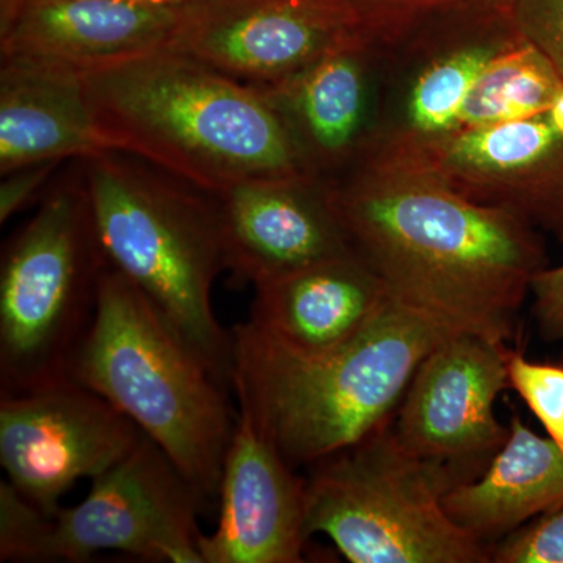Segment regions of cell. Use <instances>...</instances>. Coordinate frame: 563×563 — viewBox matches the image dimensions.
I'll use <instances>...</instances> for the list:
<instances>
[{"instance_id": "13", "label": "cell", "mask_w": 563, "mask_h": 563, "mask_svg": "<svg viewBox=\"0 0 563 563\" xmlns=\"http://www.w3.org/2000/svg\"><path fill=\"white\" fill-rule=\"evenodd\" d=\"M384 58L361 33L290 79L258 88L312 176L335 179L376 144L384 122Z\"/></svg>"}, {"instance_id": "5", "label": "cell", "mask_w": 563, "mask_h": 563, "mask_svg": "<svg viewBox=\"0 0 563 563\" xmlns=\"http://www.w3.org/2000/svg\"><path fill=\"white\" fill-rule=\"evenodd\" d=\"M79 163L111 268L143 292L231 388L232 336L211 302L214 280L225 269L213 196L121 152Z\"/></svg>"}, {"instance_id": "22", "label": "cell", "mask_w": 563, "mask_h": 563, "mask_svg": "<svg viewBox=\"0 0 563 563\" xmlns=\"http://www.w3.org/2000/svg\"><path fill=\"white\" fill-rule=\"evenodd\" d=\"M363 36L385 55L401 54L444 32L509 14L512 0H346Z\"/></svg>"}, {"instance_id": "10", "label": "cell", "mask_w": 563, "mask_h": 563, "mask_svg": "<svg viewBox=\"0 0 563 563\" xmlns=\"http://www.w3.org/2000/svg\"><path fill=\"white\" fill-rule=\"evenodd\" d=\"M373 150L412 162L466 198L563 243V88L550 107L523 120Z\"/></svg>"}, {"instance_id": "29", "label": "cell", "mask_w": 563, "mask_h": 563, "mask_svg": "<svg viewBox=\"0 0 563 563\" xmlns=\"http://www.w3.org/2000/svg\"><path fill=\"white\" fill-rule=\"evenodd\" d=\"M150 2L162 3V5L185 7L199 0H150Z\"/></svg>"}, {"instance_id": "17", "label": "cell", "mask_w": 563, "mask_h": 563, "mask_svg": "<svg viewBox=\"0 0 563 563\" xmlns=\"http://www.w3.org/2000/svg\"><path fill=\"white\" fill-rule=\"evenodd\" d=\"M252 328L298 354H324L357 336L391 301L357 252L255 285Z\"/></svg>"}, {"instance_id": "12", "label": "cell", "mask_w": 563, "mask_h": 563, "mask_svg": "<svg viewBox=\"0 0 563 563\" xmlns=\"http://www.w3.org/2000/svg\"><path fill=\"white\" fill-rule=\"evenodd\" d=\"M510 350L473 333L454 332L418 366L399 404L395 432L407 451L450 466L472 481L509 437L495 402L510 388Z\"/></svg>"}, {"instance_id": "9", "label": "cell", "mask_w": 563, "mask_h": 563, "mask_svg": "<svg viewBox=\"0 0 563 563\" xmlns=\"http://www.w3.org/2000/svg\"><path fill=\"white\" fill-rule=\"evenodd\" d=\"M143 435L117 407L73 379L0 396L7 481L49 517L74 484L107 472Z\"/></svg>"}, {"instance_id": "6", "label": "cell", "mask_w": 563, "mask_h": 563, "mask_svg": "<svg viewBox=\"0 0 563 563\" xmlns=\"http://www.w3.org/2000/svg\"><path fill=\"white\" fill-rule=\"evenodd\" d=\"M107 262L80 163L51 185L0 263V396L69 379Z\"/></svg>"}, {"instance_id": "28", "label": "cell", "mask_w": 563, "mask_h": 563, "mask_svg": "<svg viewBox=\"0 0 563 563\" xmlns=\"http://www.w3.org/2000/svg\"><path fill=\"white\" fill-rule=\"evenodd\" d=\"M532 313L548 342H563V265L544 266L532 279Z\"/></svg>"}, {"instance_id": "8", "label": "cell", "mask_w": 563, "mask_h": 563, "mask_svg": "<svg viewBox=\"0 0 563 563\" xmlns=\"http://www.w3.org/2000/svg\"><path fill=\"white\" fill-rule=\"evenodd\" d=\"M201 498L144 433L128 455L91 479L90 493L52 520L47 562H87L118 551L147 562L203 563Z\"/></svg>"}, {"instance_id": "4", "label": "cell", "mask_w": 563, "mask_h": 563, "mask_svg": "<svg viewBox=\"0 0 563 563\" xmlns=\"http://www.w3.org/2000/svg\"><path fill=\"white\" fill-rule=\"evenodd\" d=\"M68 377L98 393L154 440L203 507L217 501L239 421L229 387L110 265L99 284L95 320L74 354Z\"/></svg>"}, {"instance_id": "23", "label": "cell", "mask_w": 563, "mask_h": 563, "mask_svg": "<svg viewBox=\"0 0 563 563\" xmlns=\"http://www.w3.org/2000/svg\"><path fill=\"white\" fill-rule=\"evenodd\" d=\"M49 517L16 488L0 483V562H47Z\"/></svg>"}, {"instance_id": "7", "label": "cell", "mask_w": 563, "mask_h": 563, "mask_svg": "<svg viewBox=\"0 0 563 563\" xmlns=\"http://www.w3.org/2000/svg\"><path fill=\"white\" fill-rule=\"evenodd\" d=\"M463 483L407 451L385 424L314 463L306 533H324L352 563H487L490 551L451 520L443 498Z\"/></svg>"}, {"instance_id": "15", "label": "cell", "mask_w": 563, "mask_h": 563, "mask_svg": "<svg viewBox=\"0 0 563 563\" xmlns=\"http://www.w3.org/2000/svg\"><path fill=\"white\" fill-rule=\"evenodd\" d=\"M220 518L202 533L203 563H296L306 547V481L239 407L225 454Z\"/></svg>"}, {"instance_id": "24", "label": "cell", "mask_w": 563, "mask_h": 563, "mask_svg": "<svg viewBox=\"0 0 563 563\" xmlns=\"http://www.w3.org/2000/svg\"><path fill=\"white\" fill-rule=\"evenodd\" d=\"M510 388L520 395L529 410L542 422L548 437L563 450V366L531 362L510 351Z\"/></svg>"}, {"instance_id": "18", "label": "cell", "mask_w": 563, "mask_h": 563, "mask_svg": "<svg viewBox=\"0 0 563 563\" xmlns=\"http://www.w3.org/2000/svg\"><path fill=\"white\" fill-rule=\"evenodd\" d=\"M109 152L80 70L0 62V174Z\"/></svg>"}, {"instance_id": "20", "label": "cell", "mask_w": 563, "mask_h": 563, "mask_svg": "<svg viewBox=\"0 0 563 563\" xmlns=\"http://www.w3.org/2000/svg\"><path fill=\"white\" fill-rule=\"evenodd\" d=\"M451 520L484 543L563 509V450L514 417L509 437L479 477L444 495Z\"/></svg>"}, {"instance_id": "21", "label": "cell", "mask_w": 563, "mask_h": 563, "mask_svg": "<svg viewBox=\"0 0 563 563\" xmlns=\"http://www.w3.org/2000/svg\"><path fill=\"white\" fill-rule=\"evenodd\" d=\"M562 88L551 63L520 35L476 81L455 132L523 120L550 107Z\"/></svg>"}, {"instance_id": "11", "label": "cell", "mask_w": 563, "mask_h": 563, "mask_svg": "<svg viewBox=\"0 0 563 563\" xmlns=\"http://www.w3.org/2000/svg\"><path fill=\"white\" fill-rule=\"evenodd\" d=\"M361 33L346 0H199L184 7L168 47L268 88Z\"/></svg>"}, {"instance_id": "16", "label": "cell", "mask_w": 563, "mask_h": 563, "mask_svg": "<svg viewBox=\"0 0 563 563\" xmlns=\"http://www.w3.org/2000/svg\"><path fill=\"white\" fill-rule=\"evenodd\" d=\"M181 11L150 0H0V62L85 73L168 47Z\"/></svg>"}, {"instance_id": "2", "label": "cell", "mask_w": 563, "mask_h": 563, "mask_svg": "<svg viewBox=\"0 0 563 563\" xmlns=\"http://www.w3.org/2000/svg\"><path fill=\"white\" fill-rule=\"evenodd\" d=\"M111 151L220 195L243 181L312 176L258 88L172 47L81 73Z\"/></svg>"}, {"instance_id": "14", "label": "cell", "mask_w": 563, "mask_h": 563, "mask_svg": "<svg viewBox=\"0 0 563 563\" xmlns=\"http://www.w3.org/2000/svg\"><path fill=\"white\" fill-rule=\"evenodd\" d=\"M225 269L252 287L352 252L328 180L314 176L243 181L213 196Z\"/></svg>"}, {"instance_id": "26", "label": "cell", "mask_w": 563, "mask_h": 563, "mask_svg": "<svg viewBox=\"0 0 563 563\" xmlns=\"http://www.w3.org/2000/svg\"><path fill=\"white\" fill-rule=\"evenodd\" d=\"M490 555L496 563H563V509L509 533Z\"/></svg>"}, {"instance_id": "3", "label": "cell", "mask_w": 563, "mask_h": 563, "mask_svg": "<svg viewBox=\"0 0 563 563\" xmlns=\"http://www.w3.org/2000/svg\"><path fill=\"white\" fill-rule=\"evenodd\" d=\"M451 333L396 299L324 354L285 350L242 322L231 332V388L292 468L314 465L387 424L420 363Z\"/></svg>"}, {"instance_id": "27", "label": "cell", "mask_w": 563, "mask_h": 563, "mask_svg": "<svg viewBox=\"0 0 563 563\" xmlns=\"http://www.w3.org/2000/svg\"><path fill=\"white\" fill-rule=\"evenodd\" d=\"M60 162L35 163L2 174L0 181V222L5 224L14 214L27 209L49 191L51 179Z\"/></svg>"}, {"instance_id": "25", "label": "cell", "mask_w": 563, "mask_h": 563, "mask_svg": "<svg viewBox=\"0 0 563 563\" xmlns=\"http://www.w3.org/2000/svg\"><path fill=\"white\" fill-rule=\"evenodd\" d=\"M510 20L563 80V0H512Z\"/></svg>"}, {"instance_id": "19", "label": "cell", "mask_w": 563, "mask_h": 563, "mask_svg": "<svg viewBox=\"0 0 563 563\" xmlns=\"http://www.w3.org/2000/svg\"><path fill=\"white\" fill-rule=\"evenodd\" d=\"M518 36L510 14H503L462 25L402 52L415 68L398 111L384 122L376 144L428 143L457 131L474 85L493 58Z\"/></svg>"}, {"instance_id": "1", "label": "cell", "mask_w": 563, "mask_h": 563, "mask_svg": "<svg viewBox=\"0 0 563 563\" xmlns=\"http://www.w3.org/2000/svg\"><path fill=\"white\" fill-rule=\"evenodd\" d=\"M328 185L352 250L393 299L454 332L514 339L532 279L547 266L532 225L384 151H369Z\"/></svg>"}]
</instances>
